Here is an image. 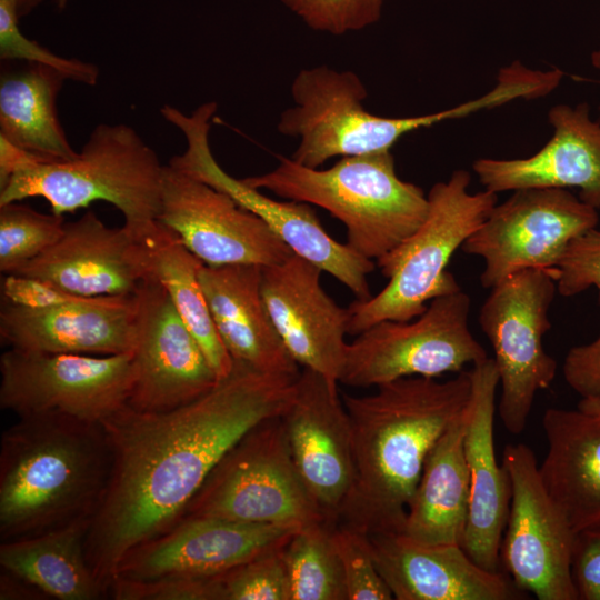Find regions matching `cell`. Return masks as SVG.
<instances>
[{"mask_svg":"<svg viewBox=\"0 0 600 600\" xmlns=\"http://www.w3.org/2000/svg\"><path fill=\"white\" fill-rule=\"evenodd\" d=\"M111 452L101 423L57 413L19 417L0 446V541L91 521Z\"/></svg>","mask_w":600,"mask_h":600,"instance_id":"cell-3","label":"cell"},{"mask_svg":"<svg viewBox=\"0 0 600 600\" xmlns=\"http://www.w3.org/2000/svg\"><path fill=\"white\" fill-rule=\"evenodd\" d=\"M19 19L31 13L38 8L44 0H12Z\"/></svg>","mask_w":600,"mask_h":600,"instance_id":"cell-44","label":"cell"},{"mask_svg":"<svg viewBox=\"0 0 600 600\" xmlns=\"http://www.w3.org/2000/svg\"><path fill=\"white\" fill-rule=\"evenodd\" d=\"M291 97L293 106L281 112L277 130L299 139L291 158L308 168H320L336 157L390 151L407 133L491 106L483 94L429 114L377 116L364 108L368 91L359 76L328 66L300 70L292 81Z\"/></svg>","mask_w":600,"mask_h":600,"instance_id":"cell-7","label":"cell"},{"mask_svg":"<svg viewBox=\"0 0 600 600\" xmlns=\"http://www.w3.org/2000/svg\"><path fill=\"white\" fill-rule=\"evenodd\" d=\"M108 596L116 600H221L218 576H164L151 580L116 579Z\"/></svg>","mask_w":600,"mask_h":600,"instance_id":"cell-37","label":"cell"},{"mask_svg":"<svg viewBox=\"0 0 600 600\" xmlns=\"http://www.w3.org/2000/svg\"><path fill=\"white\" fill-rule=\"evenodd\" d=\"M150 276L166 290L177 312L198 340L219 380L233 368L212 320L199 272L204 263L158 219L146 233Z\"/></svg>","mask_w":600,"mask_h":600,"instance_id":"cell-30","label":"cell"},{"mask_svg":"<svg viewBox=\"0 0 600 600\" xmlns=\"http://www.w3.org/2000/svg\"><path fill=\"white\" fill-rule=\"evenodd\" d=\"M217 108L213 101L202 103L191 114L168 104L161 108L162 117L177 127L187 141L186 150L173 156L168 164L230 196L261 218L294 254L334 277L357 300L369 299L372 294L367 276L376 268L373 260L328 234L310 204L274 200L242 179L233 178L217 162L209 141L210 121Z\"/></svg>","mask_w":600,"mask_h":600,"instance_id":"cell-9","label":"cell"},{"mask_svg":"<svg viewBox=\"0 0 600 600\" xmlns=\"http://www.w3.org/2000/svg\"><path fill=\"white\" fill-rule=\"evenodd\" d=\"M242 180L324 209L344 224L347 244L374 262L410 237L429 208L423 190L399 178L391 151L342 157L328 169L279 156L273 170Z\"/></svg>","mask_w":600,"mask_h":600,"instance_id":"cell-4","label":"cell"},{"mask_svg":"<svg viewBox=\"0 0 600 600\" xmlns=\"http://www.w3.org/2000/svg\"><path fill=\"white\" fill-rule=\"evenodd\" d=\"M296 379L233 361L226 378L186 406L141 412L124 404L101 422L111 469L84 550L106 596L124 556L172 529L221 458L287 410Z\"/></svg>","mask_w":600,"mask_h":600,"instance_id":"cell-1","label":"cell"},{"mask_svg":"<svg viewBox=\"0 0 600 600\" xmlns=\"http://www.w3.org/2000/svg\"><path fill=\"white\" fill-rule=\"evenodd\" d=\"M90 521H79L46 533L2 541L1 570L59 600H97L106 592L86 557Z\"/></svg>","mask_w":600,"mask_h":600,"instance_id":"cell-29","label":"cell"},{"mask_svg":"<svg viewBox=\"0 0 600 600\" xmlns=\"http://www.w3.org/2000/svg\"><path fill=\"white\" fill-rule=\"evenodd\" d=\"M591 61L593 67L600 70V49L592 53Z\"/></svg>","mask_w":600,"mask_h":600,"instance_id":"cell-46","label":"cell"},{"mask_svg":"<svg viewBox=\"0 0 600 600\" xmlns=\"http://www.w3.org/2000/svg\"><path fill=\"white\" fill-rule=\"evenodd\" d=\"M597 210L566 189L514 190L461 248L483 260L480 283L491 289L522 270L556 268L574 238L597 228Z\"/></svg>","mask_w":600,"mask_h":600,"instance_id":"cell-13","label":"cell"},{"mask_svg":"<svg viewBox=\"0 0 600 600\" xmlns=\"http://www.w3.org/2000/svg\"><path fill=\"white\" fill-rule=\"evenodd\" d=\"M134 299L133 382L127 404L166 412L209 392L219 378L163 287L149 276Z\"/></svg>","mask_w":600,"mask_h":600,"instance_id":"cell-15","label":"cell"},{"mask_svg":"<svg viewBox=\"0 0 600 600\" xmlns=\"http://www.w3.org/2000/svg\"><path fill=\"white\" fill-rule=\"evenodd\" d=\"M557 291L554 268L522 270L491 288L479 312L500 379L499 417L512 434L526 429L537 392L557 373V361L543 348Z\"/></svg>","mask_w":600,"mask_h":600,"instance_id":"cell-11","label":"cell"},{"mask_svg":"<svg viewBox=\"0 0 600 600\" xmlns=\"http://www.w3.org/2000/svg\"><path fill=\"white\" fill-rule=\"evenodd\" d=\"M164 166L140 134L123 123L98 124L70 160L38 162L0 189V206L40 197L58 216L96 201L113 204L124 224L144 232L157 220Z\"/></svg>","mask_w":600,"mask_h":600,"instance_id":"cell-5","label":"cell"},{"mask_svg":"<svg viewBox=\"0 0 600 600\" xmlns=\"http://www.w3.org/2000/svg\"><path fill=\"white\" fill-rule=\"evenodd\" d=\"M464 414L466 410L426 457L402 532L417 542L462 546L470 499L463 446Z\"/></svg>","mask_w":600,"mask_h":600,"instance_id":"cell-27","label":"cell"},{"mask_svg":"<svg viewBox=\"0 0 600 600\" xmlns=\"http://www.w3.org/2000/svg\"><path fill=\"white\" fill-rule=\"evenodd\" d=\"M471 176L456 170L447 181L428 192L429 208L420 227L376 264L386 287L367 300H354L348 309V334L358 336L384 320L410 321L428 303L461 289L447 270L452 254L482 224L497 204V193L470 192Z\"/></svg>","mask_w":600,"mask_h":600,"instance_id":"cell-6","label":"cell"},{"mask_svg":"<svg viewBox=\"0 0 600 600\" xmlns=\"http://www.w3.org/2000/svg\"><path fill=\"white\" fill-rule=\"evenodd\" d=\"M66 76L40 63L0 79V136L14 146L47 161L70 160L77 156L60 123L57 98Z\"/></svg>","mask_w":600,"mask_h":600,"instance_id":"cell-28","label":"cell"},{"mask_svg":"<svg viewBox=\"0 0 600 600\" xmlns=\"http://www.w3.org/2000/svg\"><path fill=\"white\" fill-rule=\"evenodd\" d=\"M206 266H272L293 252L266 222L227 193L164 166L157 218Z\"/></svg>","mask_w":600,"mask_h":600,"instance_id":"cell-16","label":"cell"},{"mask_svg":"<svg viewBox=\"0 0 600 600\" xmlns=\"http://www.w3.org/2000/svg\"><path fill=\"white\" fill-rule=\"evenodd\" d=\"M502 464L512 492L501 566L518 589L539 600H578L571 576L576 532L547 492L533 451L508 444Z\"/></svg>","mask_w":600,"mask_h":600,"instance_id":"cell-14","label":"cell"},{"mask_svg":"<svg viewBox=\"0 0 600 600\" xmlns=\"http://www.w3.org/2000/svg\"><path fill=\"white\" fill-rule=\"evenodd\" d=\"M321 272L292 253L280 263L262 267L261 293L293 360L338 384L346 360L349 314L323 290Z\"/></svg>","mask_w":600,"mask_h":600,"instance_id":"cell-20","label":"cell"},{"mask_svg":"<svg viewBox=\"0 0 600 600\" xmlns=\"http://www.w3.org/2000/svg\"><path fill=\"white\" fill-rule=\"evenodd\" d=\"M0 408L101 423L127 404L132 353L92 356L9 348L0 357Z\"/></svg>","mask_w":600,"mask_h":600,"instance_id":"cell-12","label":"cell"},{"mask_svg":"<svg viewBox=\"0 0 600 600\" xmlns=\"http://www.w3.org/2000/svg\"><path fill=\"white\" fill-rule=\"evenodd\" d=\"M334 524L323 521L300 527L282 548L290 600H348L331 539Z\"/></svg>","mask_w":600,"mask_h":600,"instance_id":"cell-31","label":"cell"},{"mask_svg":"<svg viewBox=\"0 0 600 600\" xmlns=\"http://www.w3.org/2000/svg\"><path fill=\"white\" fill-rule=\"evenodd\" d=\"M281 419L300 477L327 520L337 523L356 477L352 429L338 384L303 368Z\"/></svg>","mask_w":600,"mask_h":600,"instance_id":"cell-17","label":"cell"},{"mask_svg":"<svg viewBox=\"0 0 600 600\" xmlns=\"http://www.w3.org/2000/svg\"><path fill=\"white\" fill-rule=\"evenodd\" d=\"M310 29L331 36L361 31L377 23L384 0H280Z\"/></svg>","mask_w":600,"mask_h":600,"instance_id":"cell-36","label":"cell"},{"mask_svg":"<svg viewBox=\"0 0 600 600\" xmlns=\"http://www.w3.org/2000/svg\"><path fill=\"white\" fill-rule=\"evenodd\" d=\"M0 58L46 64L62 72L67 79L88 86H94L99 78L96 64L57 56L24 37L19 29V17L12 0H0Z\"/></svg>","mask_w":600,"mask_h":600,"instance_id":"cell-35","label":"cell"},{"mask_svg":"<svg viewBox=\"0 0 600 600\" xmlns=\"http://www.w3.org/2000/svg\"><path fill=\"white\" fill-rule=\"evenodd\" d=\"M541 481L573 531L600 524V419L579 408H549Z\"/></svg>","mask_w":600,"mask_h":600,"instance_id":"cell-26","label":"cell"},{"mask_svg":"<svg viewBox=\"0 0 600 600\" xmlns=\"http://www.w3.org/2000/svg\"><path fill=\"white\" fill-rule=\"evenodd\" d=\"M554 270L561 296L572 297L594 287L600 304V230L593 228L574 238Z\"/></svg>","mask_w":600,"mask_h":600,"instance_id":"cell-38","label":"cell"},{"mask_svg":"<svg viewBox=\"0 0 600 600\" xmlns=\"http://www.w3.org/2000/svg\"><path fill=\"white\" fill-rule=\"evenodd\" d=\"M471 299L461 289L432 299L413 321L374 323L348 343L339 383L367 388L407 377L461 372L488 358L469 328Z\"/></svg>","mask_w":600,"mask_h":600,"instance_id":"cell-10","label":"cell"},{"mask_svg":"<svg viewBox=\"0 0 600 600\" xmlns=\"http://www.w3.org/2000/svg\"><path fill=\"white\" fill-rule=\"evenodd\" d=\"M331 539L339 557L348 600H391L392 592L382 578L368 533L337 522Z\"/></svg>","mask_w":600,"mask_h":600,"instance_id":"cell-33","label":"cell"},{"mask_svg":"<svg viewBox=\"0 0 600 600\" xmlns=\"http://www.w3.org/2000/svg\"><path fill=\"white\" fill-rule=\"evenodd\" d=\"M299 528L218 517H184L166 533L129 551L118 566L113 581L173 574L219 576L261 553L282 548Z\"/></svg>","mask_w":600,"mask_h":600,"instance_id":"cell-18","label":"cell"},{"mask_svg":"<svg viewBox=\"0 0 600 600\" xmlns=\"http://www.w3.org/2000/svg\"><path fill=\"white\" fill-rule=\"evenodd\" d=\"M38 162L49 161L14 146L0 136V189L14 173Z\"/></svg>","mask_w":600,"mask_h":600,"instance_id":"cell-42","label":"cell"},{"mask_svg":"<svg viewBox=\"0 0 600 600\" xmlns=\"http://www.w3.org/2000/svg\"><path fill=\"white\" fill-rule=\"evenodd\" d=\"M136 299L96 297L48 308L2 301L1 342L10 348L47 352L112 356L132 352Z\"/></svg>","mask_w":600,"mask_h":600,"instance_id":"cell-24","label":"cell"},{"mask_svg":"<svg viewBox=\"0 0 600 600\" xmlns=\"http://www.w3.org/2000/svg\"><path fill=\"white\" fill-rule=\"evenodd\" d=\"M199 516L294 527L328 521L298 472L281 416L254 426L221 458L182 518Z\"/></svg>","mask_w":600,"mask_h":600,"instance_id":"cell-8","label":"cell"},{"mask_svg":"<svg viewBox=\"0 0 600 600\" xmlns=\"http://www.w3.org/2000/svg\"><path fill=\"white\" fill-rule=\"evenodd\" d=\"M1 294L4 302L32 309L61 306L89 298L73 294L50 281L16 273L4 274Z\"/></svg>","mask_w":600,"mask_h":600,"instance_id":"cell-40","label":"cell"},{"mask_svg":"<svg viewBox=\"0 0 600 600\" xmlns=\"http://www.w3.org/2000/svg\"><path fill=\"white\" fill-rule=\"evenodd\" d=\"M551 139L534 154L519 159L481 158L473 171L493 193L529 188H579L580 199L600 208V124L588 103L549 110Z\"/></svg>","mask_w":600,"mask_h":600,"instance_id":"cell-23","label":"cell"},{"mask_svg":"<svg viewBox=\"0 0 600 600\" xmlns=\"http://www.w3.org/2000/svg\"><path fill=\"white\" fill-rule=\"evenodd\" d=\"M282 548L261 553L219 574L221 600H290Z\"/></svg>","mask_w":600,"mask_h":600,"instance_id":"cell-34","label":"cell"},{"mask_svg":"<svg viewBox=\"0 0 600 600\" xmlns=\"http://www.w3.org/2000/svg\"><path fill=\"white\" fill-rule=\"evenodd\" d=\"M67 3H68V0H57V6L59 9L66 8Z\"/></svg>","mask_w":600,"mask_h":600,"instance_id":"cell-47","label":"cell"},{"mask_svg":"<svg viewBox=\"0 0 600 600\" xmlns=\"http://www.w3.org/2000/svg\"><path fill=\"white\" fill-rule=\"evenodd\" d=\"M470 376L463 432L470 499L462 548L481 568L499 572L512 489L509 473L498 463L494 449L496 394L500 379L493 358L472 366Z\"/></svg>","mask_w":600,"mask_h":600,"instance_id":"cell-21","label":"cell"},{"mask_svg":"<svg viewBox=\"0 0 600 600\" xmlns=\"http://www.w3.org/2000/svg\"><path fill=\"white\" fill-rule=\"evenodd\" d=\"M470 370L447 381L400 378L367 396L344 393L356 477L338 522L367 533H402L426 457L466 410Z\"/></svg>","mask_w":600,"mask_h":600,"instance_id":"cell-2","label":"cell"},{"mask_svg":"<svg viewBox=\"0 0 600 600\" xmlns=\"http://www.w3.org/2000/svg\"><path fill=\"white\" fill-rule=\"evenodd\" d=\"M146 232L126 224L110 228L89 210L64 223L53 246L13 273L50 281L81 297L133 296L150 276Z\"/></svg>","mask_w":600,"mask_h":600,"instance_id":"cell-19","label":"cell"},{"mask_svg":"<svg viewBox=\"0 0 600 600\" xmlns=\"http://www.w3.org/2000/svg\"><path fill=\"white\" fill-rule=\"evenodd\" d=\"M377 567L397 600L526 598L504 572L477 564L457 543H420L403 533H368Z\"/></svg>","mask_w":600,"mask_h":600,"instance_id":"cell-22","label":"cell"},{"mask_svg":"<svg viewBox=\"0 0 600 600\" xmlns=\"http://www.w3.org/2000/svg\"><path fill=\"white\" fill-rule=\"evenodd\" d=\"M63 217L36 211L20 201L0 206V271L16 272L62 236Z\"/></svg>","mask_w":600,"mask_h":600,"instance_id":"cell-32","label":"cell"},{"mask_svg":"<svg viewBox=\"0 0 600 600\" xmlns=\"http://www.w3.org/2000/svg\"><path fill=\"white\" fill-rule=\"evenodd\" d=\"M48 598L27 581L2 571L0 579V599H43Z\"/></svg>","mask_w":600,"mask_h":600,"instance_id":"cell-43","label":"cell"},{"mask_svg":"<svg viewBox=\"0 0 600 600\" xmlns=\"http://www.w3.org/2000/svg\"><path fill=\"white\" fill-rule=\"evenodd\" d=\"M261 272L258 264H204L199 279L216 330L232 360L263 373L297 378L299 364L263 301Z\"/></svg>","mask_w":600,"mask_h":600,"instance_id":"cell-25","label":"cell"},{"mask_svg":"<svg viewBox=\"0 0 600 600\" xmlns=\"http://www.w3.org/2000/svg\"><path fill=\"white\" fill-rule=\"evenodd\" d=\"M578 408L600 419V398H581Z\"/></svg>","mask_w":600,"mask_h":600,"instance_id":"cell-45","label":"cell"},{"mask_svg":"<svg viewBox=\"0 0 600 600\" xmlns=\"http://www.w3.org/2000/svg\"><path fill=\"white\" fill-rule=\"evenodd\" d=\"M562 371L567 384L581 398H600V334L590 343L571 348Z\"/></svg>","mask_w":600,"mask_h":600,"instance_id":"cell-41","label":"cell"},{"mask_svg":"<svg viewBox=\"0 0 600 600\" xmlns=\"http://www.w3.org/2000/svg\"><path fill=\"white\" fill-rule=\"evenodd\" d=\"M571 576L578 600H600V524L576 532Z\"/></svg>","mask_w":600,"mask_h":600,"instance_id":"cell-39","label":"cell"}]
</instances>
